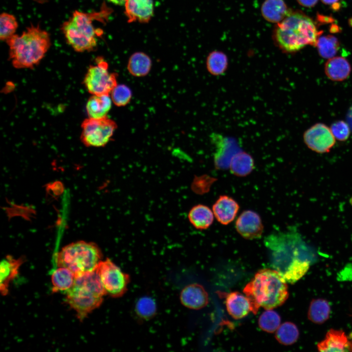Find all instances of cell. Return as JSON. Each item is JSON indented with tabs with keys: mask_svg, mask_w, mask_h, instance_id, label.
I'll list each match as a JSON object with an SVG mask.
<instances>
[{
	"mask_svg": "<svg viewBox=\"0 0 352 352\" xmlns=\"http://www.w3.org/2000/svg\"><path fill=\"white\" fill-rule=\"evenodd\" d=\"M272 269L287 283L294 284L308 271L311 263L309 250L300 236L287 233L268 236L264 241Z\"/></svg>",
	"mask_w": 352,
	"mask_h": 352,
	"instance_id": "1",
	"label": "cell"
},
{
	"mask_svg": "<svg viewBox=\"0 0 352 352\" xmlns=\"http://www.w3.org/2000/svg\"><path fill=\"white\" fill-rule=\"evenodd\" d=\"M243 292L248 298L251 311L254 314L260 307L272 309L282 305L288 297L287 283L277 271L270 268L259 270Z\"/></svg>",
	"mask_w": 352,
	"mask_h": 352,
	"instance_id": "2",
	"label": "cell"
},
{
	"mask_svg": "<svg viewBox=\"0 0 352 352\" xmlns=\"http://www.w3.org/2000/svg\"><path fill=\"white\" fill-rule=\"evenodd\" d=\"M320 32L309 17L301 12H290L274 30V40L286 53L295 52L310 45L315 46Z\"/></svg>",
	"mask_w": 352,
	"mask_h": 352,
	"instance_id": "3",
	"label": "cell"
},
{
	"mask_svg": "<svg viewBox=\"0 0 352 352\" xmlns=\"http://www.w3.org/2000/svg\"><path fill=\"white\" fill-rule=\"evenodd\" d=\"M6 42L9 46V59L13 66L19 69L31 68L37 65L51 45L49 33L33 25L20 35H14Z\"/></svg>",
	"mask_w": 352,
	"mask_h": 352,
	"instance_id": "4",
	"label": "cell"
},
{
	"mask_svg": "<svg viewBox=\"0 0 352 352\" xmlns=\"http://www.w3.org/2000/svg\"><path fill=\"white\" fill-rule=\"evenodd\" d=\"M106 295L96 270L75 275L72 286L66 292V303L83 320L102 304Z\"/></svg>",
	"mask_w": 352,
	"mask_h": 352,
	"instance_id": "5",
	"label": "cell"
},
{
	"mask_svg": "<svg viewBox=\"0 0 352 352\" xmlns=\"http://www.w3.org/2000/svg\"><path fill=\"white\" fill-rule=\"evenodd\" d=\"M109 12L106 10L93 13L74 11L71 17L62 26L67 44L78 52L93 50L97 46L96 37L101 35L102 31H98L94 28L92 21L100 17H106Z\"/></svg>",
	"mask_w": 352,
	"mask_h": 352,
	"instance_id": "6",
	"label": "cell"
},
{
	"mask_svg": "<svg viewBox=\"0 0 352 352\" xmlns=\"http://www.w3.org/2000/svg\"><path fill=\"white\" fill-rule=\"evenodd\" d=\"M102 254L94 242L80 241L69 243L58 253V266L67 268L77 275L95 270L102 261Z\"/></svg>",
	"mask_w": 352,
	"mask_h": 352,
	"instance_id": "7",
	"label": "cell"
},
{
	"mask_svg": "<svg viewBox=\"0 0 352 352\" xmlns=\"http://www.w3.org/2000/svg\"><path fill=\"white\" fill-rule=\"evenodd\" d=\"M83 84L92 95H110L117 85V74L110 72L108 63L101 57L98 58L96 64L88 68Z\"/></svg>",
	"mask_w": 352,
	"mask_h": 352,
	"instance_id": "8",
	"label": "cell"
},
{
	"mask_svg": "<svg viewBox=\"0 0 352 352\" xmlns=\"http://www.w3.org/2000/svg\"><path fill=\"white\" fill-rule=\"evenodd\" d=\"M81 140L87 147H101L111 140L117 129V124L107 117L102 118L88 117L81 125Z\"/></svg>",
	"mask_w": 352,
	"mask_h": 352,
	"instance_id": "9",
	"label": "cell"
},
{
	"mask_svg": "<svg viewBox=\"0 0 352 352\" xmlns=\"http://www.w3.org/2000/svg\"><path fill=\"white\" fill-rule=\"evenodd\" d=\"M106 294L112 297L122 296L129 283L128 274L109 259L102 260L95 269Z\"/></svg>",
	"mask_w": 352,
	"mask_h": 352,
	"instance_id": "10",
	"label": "cell"
},
{
	"mask_svg": "<svg viewBox=\"0 0 352 352\" xmlns=\"http://www.w3.org/2000/svg\"><path fill=\"white\" fill-rule=\"evenodd\" d=\"M303 139L309 149L318 154L329 153L336 140L330 127L322 123H316L307 129L304 133Z\"/></svg>",
	"mask_w": 352,
	"mask_h": 352,
	"instance_id": "11",
	"label": "cell"
},
{
	"mask_svg": "<svg viewBox=\"0 0 352 352\" xmlns=\"http://www.w3.org/2000/svg\"><path fill=\"white\" fill-rule=\"evenodd\" d=\"M235 228L242 238L252 240L261 238L264 227L260 215L254 211L247 210L236 220Z\"/></svg>",
	"mask_w": 352,
	"mask_h": 352,
	"instance_id": "12",
	"label": "cell"
},
{
	"mask_svg": "<svg viewBox=\"0 0 352 352\" xmlns=\"http://www.w3.org/2000/svg\"><path fill=\"white\" fill-rule=\"evenodd\" d=\"M317 347L320 352H352V339L342 330L330 329Z\"/></svg>",
	"mask_w": 352,
	"mask_h": 352,
	"instance_id": "13",
	"label": "cell"
},
{
	"mask_svg": "<svg viewBox=\"0 0 352 352\" xmlns=\"http://www.w3.org/2000/svg\"><path fill=\"white\" fill-rule=\"evenodd\" d=\"M129 22H148L154 13L153 0H124Z\"/></svg>",
	"mask_w": 352,
	"mask_h": 352,
	"instance_id": "14",
	"label": "cell"
},
{
	"mask_svg": "<svg viewBox=\"0 0 352 352\" xmlns=\"http://www.w3.org/2000/svg\"><path fill=\"white\" fill-rule=\"evenodd\" d=\"M240 206L232 197L227 195H220L212 206L214 217L222 225H228L237 216Z\"/></svg>",
	"mask_w": 352,
	"mask_h": 352,
	"instance_id": "15",
	"label": "cell"
},
{
	"mask_svg": "<svg viewBox=\"0 0 352 352\" xmlns=\"http://www.w3.org/2000/svg\"><path fill=\"white\" fill-rule=\"evenodd\" d=\"M181 303L194 309H201L208 303V295L204 288L198 284H192L184 288L180 295Z\"/></svg>",
	"mask_w": 352,
	"mask_h": 352,
	"instance_id": "16",
	"label": "cell"
},
{
	"mask_svg": "<svg viewBox=\"0 0 352 352\" xmlns=\"http://www.w3.org/2000/svg\"><path fill=\"white\" fill-rule=\"evenodd\" d=\"M225 305L229 314L235 319H240L251 311V305L247 297L243 294L233 291L227 294Z\"/></svg>",
	"mask_w": 352,
	"mask_h": 352,
	"instance_id": "17",
	"label": "cell"
},
{
	"mask_svg": "<svg viewBox=\"0 0 352 352\" xmlns=\"http://www.w3.org/2000/svg\"><path fill=\"white\" fill-rule=\"evenodd\" d=\"M22 263V259H16L10 255L6 256L1 262L0 290L2 295L8 293L9 283L18 274Z\"/></svg>",
	"mask_w": 352,
	"mask_h": 352,
	"instance_id": "18",
	"label": "cell"
},
{
	"mask_svg": "<svg viewBox=\"0 0 352 352\" xmlns=\"http://www.w3.org/2000/svg\"><path fill=\"white\" fill-rule=\"evenodd\" d=\"M324 70L329 79L340 82L348 78L351 73V66L344 57L334 56L328 59L325 64Z\"/></svg>",
	"mask_w": 352,
	"mask_h": 352,
	"instance_id": "19",
	"label": "cell"
},
{
	"mask_svg": "<svg viewBox=\"0 0 352 352\" xmlns=\"http://www.w3.org/2000/svg\"><path fill=\"white\" fill-rule=\"evenodd\" d=\"M261 11L266 21L276 23L281 22L290 11L283 0H265Z\"/></svg>",
	"mask_w": 352,
	"mask_h": 352,
	"instance_id": "20",
	"label": "cell"
},
{
	"mask_svg": "<svg viewBox=\"0 0 352 352\" xmlns=\"http://www.w3.org/2000/svg\"><path fill=\"white\" fill-rule=\"evenodd\" d=\"M112 102L110 95H92L86 104V111L88 117L102 118L107 117L111 109Z\"/></svg>",
	"mask_w": 352,
	"mask_h": 352,
	"instance_id": "21",
	"label": "cell"
},
{
	"mask_svg": "<svg viewBox=\"0 0 352 352\" xmlns=\"http://www.w3.org/2000/svg\"><path fill=\"white\" fill-rule=\"evenodd\" d=\"M189 221L196 229L204 230L213 223L214 215L208 206L199 204L193 206L188 215Z\"/></svg>",
	"mask_w": 352,
	"mask_h": 352,
	"instance_id": "22",
	"label": "cell"
},
{
	"mask_svg": "<svg viewBox=\"0 0 352 352\" xmlns=\"http://www.w3.org/2000/svg\"><path fill=\"white\" fill-rule=\"evenodd\" d=\"M229 168L234 175L240 177L245 176L254 169V161L250 154L240 150L231 158Z\"/></svg>",
	"mask_w": 352,
	"mask_h": 352,
	"instance_id": "23",
	"label": "cell"
},
{
	"mask_svg": "<svg viewBox=\"0 0 352 352\" xmlns=\"http://www.w3.org/2000/svg\"><path fill=\"white\" fill-rule=\"evenodd\" d=\"M212 138L217 148L216 161L223 158L229 159L230 161L233 155L240 151L237 140L233 138L215 133L212 135Z\"/></svg>",
	"mask_w": 352,
	"mask_h": 352,
	"instance_id": "24",
	"label": "cell"
},
{
	"mask_svg": "<svg viewBox=\"0 0 352 352\" xmlns=\"http://www.w3.org/2000/svg\"><path fill=\"white\" fill-rule=\"evenodd\" d=\"M75 278V274L72 271L66 267L58 266L51 276L53 292L66 293L72 286Z\"/></svg>",
	"mask_w": 352,
	"mask_h": 352,
	"instance_id": "25",
	"label": "cell"
},
{
	"mask_svg": "<svg viewBox=\"0 0 352 352\" xmlns=\"http://www.w3.org/2000/svg\"><path fill=\"white\" fill-rule=\"evenodd\" d=\"M152 67L150 57L142 52L132 54L129 59L127 68L129 73L135 77H143L147 75Z\"/></svg>",
	"mask_w": 352,
	"mask_h": 352,
	"instance_id": "26",
	"label": "cell"
},
{
	"mask_svg": "<svg viewBox=\"0 0 352 352\" xmlns=\"http://www.w3.org/2000/svg\"><path fill=\"white\" fill-rule=\"evenodd\" d=\"M206 66L207 71L211 75L215 76L222 75L228 66L227 56L221 51H213L207 57Z\"/></svg>",
	"mask_w": 352,
	"mask_h": 352,
	"instance_id": "27",
	"label": "cell"
},
{
	"mask_svg": "<svg viewBox=\"0 0 352 352\" xmlns=\"http://www.w3.org/2000/svg\"><path fill=\"white\" fill-rule=\"evenodd\" d=\"M330 311L329 302L323 299L313 300L309 305L308 318L312 322L320 324L327 321Z\"/></svg>",
	"mask_w": 352,
	"mask_h": 352,
	"instance_id": "28",
	"label": "cell"
},
{
	"mask_svg": "<svg viewBox=\"0 0 352 352\" xmlns=\"http://www.w3.org/2000/svg\"><path fill=\"white\" fill-rule=\"evenodd\" d=\"M315 46L322 58L329 59L335 56L338 50L339 43L333 36H319Z\"/></svg>",
	"mask_w": 352,
	"mask_h": 352,
	"instance_id": "29",
	"label": "cell"
},
{
	"mask_svg": "<svg viewBox=\"0 0 352 352\" xmlns=\"http://www.w3.org/2000/svg\"><path fill=\"white\" fill-rule=\"evenodd\" d=\"M299 335L297 326L292 322H286L280 325L276 330L275 338L280 343L290 345L297 340Z\"/></svg>",
	"mask_w": 352,
	"mask_h": 352,
	"instance_id": "30",
	"label": "cell"
},
{
	"mask_svg": "<svg viewBox=\"0 0 352 352\" xmlns=\"http://www.w3.org/2000/svg\"><path fill=\"white\" fill-rule=\"evenodd\" d=\"M18 27L16 17L9 13L3 12L0 16V39L6 41L14 35Z\"/></svg>",
	"mask_w": 352,
	"mask_h": 352,
	"instance_id": "31",
	"label": "cell"
},
{
	"mask_svg": "<svg viewBox=\"0 0 352 352\" xmlns=\"http://www.w3.org/2000/svg\"><path fill=\"white\" fill-rule=\"evenodd\" d=\"M281 318L279 314L272 309H267L259 317L258 324L263 330L269 333L276 331L280 326Z\"/></svg>",
	"mask_w": 352,
	"mask_h": 352,
	"instance_id": "32",
	"label": "cell"
},
{
	"mask_svg": "<svg viewBox=\"0 0 352 352\" xmlns=\"http://www.w3.org/2000/svg\"><path fill=\"white\" fill-rule=\"evenodd\" d=\"M112 102L118 107L127 105L131 101L132 92L131 89L125 85H117L111 92Z\"/></svg>",
	"mask_w": 352,
	"mask_h": 352,
	"instance_id": "33",
	"label": "cell"
},
{
	"mask_svg": "<svg viewBox=\"0 0 352 352\" xmlns=\"http://www.w3.org/2000/svg\"><path fill=\"white\" fill-rule=\"evenodd\" d=\"M137 313L141 317L148 318L154 315L156 311V304L150 297L140 298L136 306Z\"/></svg>",
	"mask_w": 352,
	"mask_h": 352,
	"instance_id": "34",
	"label": "cell"
},
{
	"mask_svg": "<svg viewBox=\"0 0 352 352\" xmlns=\"http://www.w3.org/2000/svg\"><path fill=\"white\" fill-rule=\"evenodd\" d=\"M330 129L335 139L340 141L347 140L351 131L348 123L343 120L334 122Z\"/></svg>",
	"mask_w": 352,
	"mask_h": 352,
	"instance_id": "35",
	"label": "cell"
},
{
	"mask_svg": "<svg viewBox=\"0 0 352 352\" xmlns=\"http://www.w3.org/2000/svg\"><path fill=\"white\" fill-rule=\"evenodd\" d=\"M297 1L300 5L304 7H311L317 3L318 0H297Z\"/></svg>",
	"mask_w": 352,
	"mask_h": 352,
	"instance_id": "36",
	"label": "cell"
},
{
	"mask_svg": "<svg viewBox=\"0 0 352 352\" xmlns=\"http://www.w3.org/2000/svg\"><path fill=\"white\" fill-rule=\"evenodd\" d=\"M347 122L348 123L352 132V106L350 108L347 114Z\"/></svg>",
	"mask_w": 352,
	"mask_h": 352,
	"instance_id": "37",
	"label": "cell"
},
{
	"mask_svg": "<svg viewBox=\"0 0 352 352\" xmlns=\"http://www.w3.org/2000/svg\"><path fill=\"white\" fill-rule=\"evenodd\" d=\"M323 3L327 4H332L336 3L339 0H321Z\"/></svg>",
	"mask_w": 352,
	"mask_h": 352,
	"instance_id": "38",
	"label": "cell"
},
{
	"mask_svg": "<svg viewBox=\"0 0 352 352\" xmlns=\"http://www.w3.org/2000/svg\"><path fill=\"white\" fill-rule=\"evenodd\" d=\"M115 3H120L121 0H108Z\"/></svg>",
	"mask_w": 352,
	"mask_h": 352,
	"instance_id": "39",
	"label": "cell"
}]
</instances>
